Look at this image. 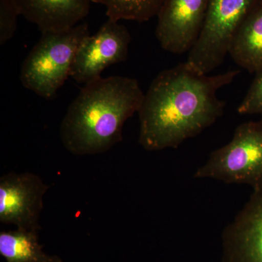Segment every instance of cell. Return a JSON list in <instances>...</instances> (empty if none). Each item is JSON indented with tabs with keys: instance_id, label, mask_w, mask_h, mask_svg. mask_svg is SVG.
<instances>
[{
	"instance_id": "cell-1",
	"label": "cell",
	"mask_w": 262,
	"mask_h": 262,
	"mask_svg": "<svg viewBox=\"0 0 262 262\" xmlns=\"http://www.w3.org/2000/svg\"><path fill=\"white\" fill-rule=\"evenodd\" d=\"M239 73L203 75L186 62L162 71L144 94L138 113L140 145L149 151L175 149L211 127L226 106L217 92Z\"/></svg>"
},
{
	"instance_id": "cell-2",
	"label": "cell",
	"mask_w": 262,
	"mask_h": 262,
	"mask_svg": "<svg viewBox=\"0 0 262 262\" xmlns=\"http://www.w3.org/2000/svg\"><path fill=\"white\" fill-rule=\"evenodd\" d=\"M144 96L130 77H101L84 84L62 120V144L78 156L106 152L122 140L124 125L139 113Z\"/></svg>"
},
{
	"instance_id": "cell-3",
	"label": "cell",
	"mask_w": 262,
	"mask_h": 262,
	"mask_svg": "<svg viewBox=\"0 0 262 262\" xmlns=\"http://www.w3.org/2000/svg\"><path fill=\"white\" fill-rule=\"evenodd\" d=\"M89 34L86 24L43 33L22 63L20 80L24 87L46 99L54 97L70 77L77 49Z\"/></svg>"
},
{
	"instance_id": "cell-4",
	"label": "cell",
	"mask_w": 262,
	"mask_h": 262,
	"mask_svg": "<svg viewBox=\"0 0 262 262\" xmlns=\"http://www.w3.org/2000/svg\"><path fill=\"white\" fill-rule=\"evenodd\" d=\"M194 177L262 189V117L236 127L232 140L213 151Z\"/></svg>"
},
{
	"instance_id": "cell-5",
	"label": "cell",
	"mask_w": 262,
	"mask_h": 262,
	"mask_svg": "<svg viewBox=\"0 0 262 262\" xmlns=\"http://www.w3.org/2000/svg\"><path fill=\"white\" fill-rule=\"evenodd\" d=\"M261 0H208L206 19L186 63L203 75L220 67L229 54L241 24Z\"/></svg>"
},
{
	"instance_id": "cell-6",
	"label": "cell",
	"mask_w": 262,
	"mask_h": 262,
	"mask_svg": "<svg viewBox=\"0 0 262 262\" xmlns=\"http://www.w3.org/2000/svg\"><path fill=\"white\" fill-rule=\"evenodd\" d=\"M130 42L126 27L108 18L97 32L89 34L81 42L70 77L84 84L99 78L110 66L126 61Z\"/></svg>"
},
{
	"instance_id": "cell-7",
	"label": "cell",
	"mask_w": 262,
	"mask_h": 262,
	"mask_svg": "<svg viewBox=\"0 0 262 262\" xmlns=\"http://www.w3.org/2000/svg\"><path fill=\"white\" fill-rule=\"evenodd\" d=\"M49 186L32 173L11 172L0 178V222L17 229L37 230Z\"/></svg>"
},
{
	"instance_id": "cell-8",
	"label": "cell",
	"mask_w": 262,
	"mask_h": 262,
	"mask_svg": "<svg viewBox=\"0 0 262 262\" xmlns=\"http://www.w3.org/2000/svg\"><path fill=\"white\" fill-rule=\"evenodd\" d=\"M208 0H165L155 36L165 51L183 54L192 49L206 19Z\"/></svg>"
},
{
	"instance_id": "cell-9",
	"label": "cell",
	"mask_w": 262,
	"mask_h": 262,
	"mask_svg": "<svg viewBox=\"0 0 262 262\" xmlns=\"http://www.w3.org/2000/svg\"><path fill=\"white\" fill-rule=\"evenodd\" d=\"M224 241L226 262H262V189L226 227Z\"/></svg>"
},
{
	"instance_id": "cell-10",
	"label": "cell",
	"mask_w": 262,
	"mask_h": 262,
	"mask_svg": "<svg viewBox=\"0 0 262 262\" xmlns=\"http://www.w3.org/2000/svg\"><path fill=\"white\" fill-rule=\"evenodd\" d=\"M20 15L42 34L75 27L89 15L93 0H15Z\"/></svg>"
},
{
	"instance_id": "cell-11",
	"label": "cell",
	"mask_w": 262,
	"mask_h": 262,
	"mask_svg": "<svg viewBox=\"0 0 262 262\" xmlns=\"http://www.w3.org/2000/svg\"><path fill=\"white\" fill-rule=\"evenodd\" d=\"M229 55L236 64L250 73L262 68V0L241 24Z\"/></svg>"
},
{
	"instance_id": "cell-12",
	"label": "cell",
	"mask_w": 262,
	"mask_h": 262,
	"mask_svg": "<svg viewBox=\"0 0 262 262\" xmlns=\"http://www.w3.org/2000/svg\"><path fill=\"white\" fill-rule=\"evenodd\" d=\"M39 231L17 229L0 232V255L6 262H63L58 256L46 254L39 244Z\"/></svg>"
},
{
	"instance_id": "cell-13",
	"label": "cell",
	"mask_w": 262,
	"mask_h": 262,
	"mask_svg": "<svg viewBox=\"0 0 262 262\" xmlns=\"http://www.w3.org/2000/svg\"><path fill=\"white\" fill-rule=\"evenodd\" d=\"M165 0H93L106 8L108 18L145 22L158 16Z\"/></svg>"
},
{
	"instance_id": "cell-14",
	"label": "cell",
	"mask_w": 262,
	"mask_h": 262,
	"mask_svg": "<svg viewBox=\"0 0 262 262\" xmlns=\"http://www.w3.org/2000/svg\"><path fill=\"white\" fill-rule=\"evenodd\" d=\"M19 15L20 10L15 0H0V46H4L14 36Z\"/></svg>"
},
{
	"instance_id": "cell-15",
	"label": "cell",
	"mask_w": 262,
	"mask_h": 262,
	"mask_svg": "<svg viewBox=\"0 0 262 262\" xmlns=\"http://www.w3.org/2000/svg\"><path fill=\"white\" fill-rule=\"evenodd\" d=\"M237 112L241 115H258L262 117V68L256 72L254 80Z\"/></svg>"
}]
</instances>
